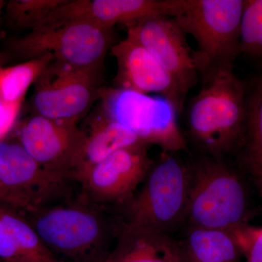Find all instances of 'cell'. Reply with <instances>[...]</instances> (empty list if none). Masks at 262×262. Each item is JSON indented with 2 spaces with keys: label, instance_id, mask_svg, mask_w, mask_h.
I'll return each instance as SVG.
<instances>
[{
  "label": "cell",
  "instance_id": "24",
  "mask_svg": "<svg viewBox=\"0 0 262 262\" xmlns=\"http://www.w3.org/2000/svg\"><path fill=\"white\" fill-rule=\"evenodd\" d=\"M246 245L245 262H262V227H250Z\"/></svg>",
  "mask_w": 262,
  "mask_h": 262
},
{
  "label": "cell",
  "instance_id": "6",
  "mask_svg": "<svg viewBox=\"0 0 262 262\" xmlns=\"http://www.w3.org/2000/svg\"><path fill=\"white\" fill-rule=\"evenodd\" d=\"M113 42V28L70 20L36 27L28 34L10 39L7 48L20 59L29 61L50 55L77 68L98 70Z\"/></svg>",
  "mask_w": 262,
  "mask_h": 262
},
{
  "label": "cell",
  "instance_id": "13",
  "mask_svg": "<svg viewBox=\"0 0 262 262\" xmlns=\"http://www.w3.org/2000/svg\"><path fill=\"white\" fill-rule=\"evenodd\" d=\"M111 52L117 63L115 89L142 94L156 93L173 103L178 115L182 114L185 101L170 76L140 43L127 35L114 45Z\"/></svg>",
  "mask_w": 262,
  "mask_h": 262
},
{
  "label": "cell",
  "instance_id": "2",
  "mask_svg": "<svg viewBox=\"0 0 262 262\" xmlns=\"http://www.w3.org/2000/svg\"><path fill=\"white\" fill-rule=\"evenodd\" d=\"M203 86L189 108V134L203 155L225 159L236 155L244 133L246 83L234 66L202 78Z\"/></svg>",
  "mask_w": 262,
  "mask_h": 262
},
{
  "label": "cell",
  "instance_id": "16",
  "mask_svg": "<svg viewBox=\"0 0 262 262\" xmlns=\"http://www.w3.org/2000/svg\"><path fill=\"white\" fill-rule=\"evenodd\" d=\"M245 83L244 138L236 155L262 196V75L254 76Z\"/></svg>",
  "mask_w": 262,
  "mask_h": 262
},
{
  "label": "cell",
  "instance_id": "5",
  "mask_svg": "<svg viewBox=\"0 0 262 262\" xmlns=\"http://www.w3.org/2000/svg\"><path fill=\"white\" fill-rule=\"evenodd\" d=\"M244 0H186L173 18L185 34L194 37L193 58L202 78L222 67L234 66L239 56Z\"/></svg>",
  "mask_w": 262,
  "mask_h": 262
},
{
  "label": "cell",
  "instance_id": "12",
  "mask_svg": "<svg viewBox=\"0 0 262 262\" xmlns=\"http://www.w3.org/2000/svg\"><path fill=\"white\" fill-rule=\"evenodd\" d=\"M77 122L35 115L19 127L17 141L43 167L73 180L74 164L84 135Z\"/></svg>",
  "mask_w": 262,
  "mask_h": 262
},
{
  "label": "cell",
  "instance_id": "3",
  "mask_svg": "<svg viewBox=\"0 0 262 262\" xmlns=\"http://www.w3.org/2000/svg\"><path fill=\"white\" fill-rule=\"evenodd\" d=\"M192 163L162 151L140 192L122 207V226L168 235L187 221Z\"/></svg>",
  "mask_w": 262,
  "mask_h": 262
},
{
  "label": "cell",
  "instance_id": "11",
  "mask_svg": "<svg viewBox=\"0 0 262 262\" xmlns=\"http://www.w3.org/2000/svg\"><path fill=\"white\" fill-rule=\"evenodd\" d=\"M132 37L155 57L172 79L179 94L186 96L198 82V69L185 33L173 18L153 16L128 26Z\"/></svg>",
  "mask_w": 262,
  "mask_h": 262
},
{
  "label": "cell",
  "instance_id": "19",
  "mask_svg": "<svg viewBox=\"0 0 262 262\" xmlns=\"http://www.w3.org/2000/svg\"><path fill=\"white\" fill-rule=\"evenodd\" d=\"M0 219L26 262H61L44 244L21 212L0 203Z\"/></svg>",
  "mask_w": 262,
  "mask_h": 262
},
{
  "label": "cell",
  "instance_id": "9",
  "mask_svg": "<svg viewBox=\"0 0 262 262\" xmlns=\"http://www.w3.org/2000/svg\"><path fill=\"white\" fill-rule=\"evenodd\" d=\"M149 147L145 143H136L96 164L77 181L82 194L104 208L125 206L154 163L148 154Z\"/></svg>",
  "mask_w": 262,
  "mask_h": 262
},
{
  "label": "cell",
  "instance_id": "14",
  "mask_svg": "<svg viewBox=\"0 0 262 262\" xmlns=\"http://www.w3.org/2000/svg\"><path fill=\"white\" fill-rule=\"evenodd\" d=\"M173 10L170 0H67L39 26L82 20L113 28L117 24L130 26L149 17L170 16Z\"/></svg>",
  "mask_w": 262,
  "mask_h": 262
},
{
  "label": "cell",
  "instance_id": "22",
  "mask_svg": "<svg viewBox=\"0 0 262 262\" xmlns=\"http://www.w3.org/2000/svg\"><path fill=\"white\" fill-rule=\"evenodd\" d=\"M239 51L262 63V0H244Z\"/></svg>",
  "mask_w": 262,
  "mask_h": 262
},
{
  "label": "cell",
  "instance_id": "25",
  "mask_svg": "<svg viewBox=\"0 0 262 262\" xmlns=\"http://www.w3.org/2000/svg\"><path fill=\"white\" fill-rule=\"evenodd\" d=\"M20 108V106L5 104L0 100V140L13 126Z\"/></svg>",
  "mask_w": 262,
  "mask_h": 262
},
{
  "label": "cell",
  "instance_id": "15",
  "mask_svg": "<svg viewBox=\"0 0 262 262\" xmlns=\"http://www.w3.org/2000/svg\"><path fill=\"white\" fill-rule=\"evenodd\" d=\"M83 131V141L72 172V179L76 182L117 150L142 142L133 131L106 116L101 108Z\"/></svg>",
  "mask_w": 262,
  "mask_h": 262
},
{
  "label": "cell",
  "instance_id": "20",
  "mask_svg": "<svg viewBox=\"0 0 262 262\" xmlns=\"http://www.w3.org/2000/svg\"><path fill=\"white\" fill-rule=\"evenodd\" d=\"M50 55L3 68L0 72V100L8 106H21L30 86L53 61Z\"/></svg>",
  "mask_w": 262,
  "mask_h": 262
},
{
  "label": "cell",
  "instance_id": "27",
  "mask_svg": "<svg viewBox=\"0 0 262 262\" xmlns=\"http://www.w3.org/2000/svg\"><path fill=\"white\" fill-rule=\"evenodd\" d=\"M6 61L7 55L0 53V72H1L2 70L4 68V67H3V64H4Z\"/></svg>",
  "mask_w": 262,
  "mask_h": 262
},
{
  "label": "cell",
  "instance_id": "10",
  "mask_svg": "<svg viewBox=\"0 0 262 262\" xmlns=\"http://www.w3.org/2000/svg\"><path fill=\"white\" fill-rule=\"evenodd\" d=\"M98 70L80 69L53 59L36 81L33 105L37 115L56 120H77L98 90Z\"/></svg>",
  "mask_w": 262,
  "mask_h": 262
},
{
  "label": "cell",
  "instance_id": "1",
  "mask_svg": "<svg viewBox=\"0 0 262 262\" xmlns=\"http://www.w3.org/2000/svg\"><path fill=\"white\" fill-rule=\"evenodd\" d=\"M24 215L56 257L72 262L104 261L122 227L120 217L82 192Z\"/></svg>",
  "mask_w": 262,
  "mask_h": 262
},
{
  "label": "cell",
  "instance_id": "18",
  "mask_svg": "<svg viewBox=\"0 0 262 262\" xmlns=\"http://www.w3.org/2000/svg\"><path fill=\"white\" fill-rule=\"evenodd\" d=\"M179 244L185 262H241L244 256L231 229L189 226Z\"/></svg>",
  "mask_w": 262,
  "mask_h": 262
},
{
  "label": "cell",
  "instance_id": "23",
  "mask_svg": "<svg viewBox=\"0 0 262 262\" xmlns=\"http://www.w3.org/2000/svg\"><path fill=\"white\" fill-rule=\"evenodd\" d=\"M0 262H26L0 219Z\"/></svg>",
  "mask_w": 262,
  "mask_h": 262
},
{
  "label": "cell",
  "instance_id": "26",
  "mask_svg": "<svg viewBox=\"0 0 262 262\" xmlns=\"http://www.w3.org/2000/svg\"><path fill=\"white\" fill-rule=\"evenodd\" d=\"M5 5H6L5 2L0 0V37H1L2 34V13H3V10Z\"/></svg>",
  "mask_w": 262,
  "mask_h": 262
},
{
  "label": "cell",
  "instance_id": "8",
  "mask_svg": "<svg viewBox=\"0 0 262 262\" xmlns=\"http://www.w3.org/2000/svg\"><path fill=\"white\" fill-rule=\"evenodd\" d=\"M70 179L34 159L17 140H0V183L13 208L29 213L67 199Z\"/></svg>",
  "mask_w": 262,
  "mask_h": 262
},
{
  "label": "cell",
  "instance_id": "7",
  "mask_svg": "<svg viewBox=\"0 0 262 262\" xmlns=\"http://www.w3.org/2000/svg\"><path fill=\"white\" fill-rule=\"evenodd\" d=\"M98 94L105 115L133 131L142 142L166 152L187 151L177 108L166 98L115 88L100 89Z\"/></svg>",
  "mask_w": 262,
  "mask_h": 262
},
{
  "label": "cell",
  "instance_id": "17",
  "mask_svg": "<svg viewBox=\"0 0 262 262\" xmlns=\"http://www.w3.org/2000/svg\"><path fill=\"white\" fill-rule=\"evenodd\" d=\"M103 262H185L179 242L170 236L122 226L115 247Z\"/></svg>",
  "mask_w": 262,
  "mask_h": 262
},
{
  "label": "cell",
  "instance_id": "4",
  "mask_svg": "<svg viewBox=\"0 0 262 262\" xmlns=\"http://www.w3.org/2000/svg\"><path fill=\"white\" fill-rule=\"evenodd\" d=\"M251 215L246 184L225 159L202 155L192 163L189 226L234 229L249 225Z\"/></svg>",
  "mask_w": 262,
  "mask_h": 262
},
{
  "label": "cell",
  "instance_id": "21",
  "mask_svg": "<svg viewBox=\"0 0 262 262\" xmlns=\"http://www.w3.org/2000/svg\"><path fill=\"white\" fill-rule=\"evenodd\" d=\"M67 0H11L6 4L7 23L12 28L33 29L39 27Z\"/></svg>",
  "mask_w": 262,
  "mask_h": 262
}]
</instances>
